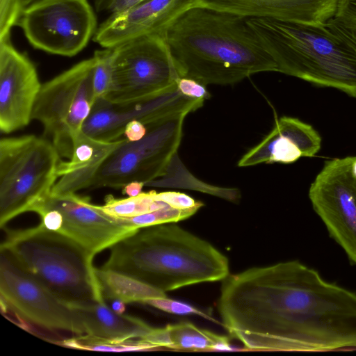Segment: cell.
Masks as SVG:
<instances>
[{"instance_id":"obj_18","label":"cell","mask_w":356,"mask_h":356,"mask_svg":"<svg viewBox=\"0 0 356 356\" xmlns=\"http://www.w3.org/2000/svg\"><path fill=\"white\" fill-rule=\"evenodd\" d=\"M339 0H195L204 6L245 18L326 24L336 13Z\"/></svg>"},{"instance_id":"obj_34","label":"cell","mask_w":356,"mask_h":356,"mask_svg":"<svg viewBox=\"0 0 356 356\" xmlns=\"http://www.w3.org/2000/svg\"><path fill=\"white\" fill-rule=\"evenodd\" d=\"M327 26L334 32L339 35L341 37L346 40L356 49V35L350 31L341 26L332 19L327 23Z\"/></svg>"},{"instance_id":"obj_24","label":"cell","mask_w":356,"mask_h":356,"mask_svg":"<svg viewBox=\"0 0 356 356\" xmlns=\"http://www.w3.org/2000/svg\"><path fill=\"white\" fill-rule=\"evenodd\" d=\"M156 191L142 192L134 197L115 198L109 195L104 205L100 206L107 214L117 218H131L151 212L168 206L155 197Z\"/></svg>"},{"instance_id":"obj_26","label":"cell","mask_w":356,"mask_h":356,"mask_svg":"<svg viewBox=\"0 0 356 356\" xmlns=\"http://www.w3.org/2000/svg\"><path fill=\"white\" fill-rule=\"evenodd\" d=\"M94 52L92 83L96 98L104 97L112 81V48H104Z\"/></svg>"},{"instance_id":"obj_2","label":"cell","mask_w":356,"mask_h":356,"mask_svg":"<svg viewBox=\"0 0 356 356\" xmlns=\"http://www.w3.org/2000/svg\"><path fill=\"white\" fill-rule=\"evenodd\" d=\"M248 18L193 6L168 27L164 39L179 77L204 86L230 85L277 67Z\"/></svg>"},{"instance_id":"obj_8","label":"cell","mask_w":356,"mask_h":356,"mask_svg":"<svg viewBox=\"0 0 356 356\" xmlns=\"http://www.w3.org/2000/svg\"><path fill=\"white\" fill-rule=\"evenodd\" d=\"M186 115L147 125V133L139 140L130 142L125 138L99 168L90 188H118L134 181L146 186L165 176L177 155Z\"/></svg>"},{"instance_id":"obj_33","label":"cell","mask_w":356,"mask_h":356,"mask_svg":"<svg viewBox=\"0 0 356 356\" xmlns=\"http://www.w3.org/2000/svg\"><path fill=\"white\" fill-rule=\"evenodd\" d=\"M147 133V127L138 120H132L125 127L124 135L130 142L143 138Z\"/></svg>"},{"instance_id":"obj_4","label":"cell","mask_w":356,"mask_h":356,"mask_svg":"<svg viewBox=\"0 0 356 356\" xmlns=\"http://www.w3.org/2000/svg\"><path fill=\"white\" fill-rule=\"evenodd\" d=\"M277 72L356 98V49L327 24L248 18Z\"/></svg>"},{"instance_id":"obj_15","label":"cell","mask_w":356,"mask_h":356,"mask_svg":"<svg viewBox=\"0 0 356 356\" xmlns=\"http://www.w3.org/2000/svg\"><path fill=\"white\" fill-rule=\"evenodd\" d=\"M31 60L12 44L0 42V130L10 134L28 125L41 89Z\"/></svg>"},{"instance_id":"obj_29","label":"cell","mask_w":356,"mask_h":356,"mask_svg":"<svg viewBox=\"0 0 356 356\" xmlns=\"http://www.w3.org/2000/svg\"><path fill=\"white\" fill-rule=\"evenodd\" d=\"M332 19L356 35V0H339Z\"/></svg>"},{"instance_id":"obj_16","label":"cell","mask_w":356,"mask_h":356,"mask_svg":"<svg viewBox=\"0 0 356 356\" xmlns=\"http://www.w3.org/2000/svg\"><path fill=\"white\" fill-rule=\"evenodd\" d=\"M195 0H144L110 15L97 28L92 40L103 48H113L147 35L164 38L168 27Z\"/></svg>"},{"instance_id":"obj_28","label":"cell","mask_w":356,"mask_h":356,"mask_svg":"<svg viewBox=\"0 0 356 356\" xmlns=\"http://www.w3.org/2000/svg\"><path fill=\"white\" fill-rule=\"evenodd\" d=\"M22 10L21 0H0V42L10 40L11 30L17 25Z\"/></svg>"},{"instance_id":"obj_12","label":"cell","mask_w":356,"mask_h":356,"mask_svg":"<svg viewBox=\"0 0 356 356\" xmlns=\"http://www.w3.org/2000/svg\"><path fill=\"white\" fill-rule=\"evenodd\" d=\"M309 197L330 236L356 264V156L326 161Z\"/></svg>"},{"instance_id":"obj_7","label":"cell","mask_w":356,"mask_h":356,"mask_svg":"<svg viewBox=\"0 0 356 356\" xmlns=\"http://www.w3.org/2000/svg\"><path fill=\"white\" fill-rule=\"evenodd\" d=\"M93 57L82 60L42 84L32 120L40 122L60 156L70 159L96 100Z\"/></svg>"},{"instance_id":"obj_17","label":"cell","mask_w":356,"mask_h":356,"mask_svg":"<svg viewBox=\"0 0 356 356\" xmlns=\"http://www.w3.org/2000/svg\"><path fill=\"white\" fill-rule=\"evenodd\" d=\"M321 138L314 127L300 120L283 116L275 121L271 131L238 161V167L261 163H293L301 157L315 156Z\"/></svg>"},{"instance_id":"obj_23","label":"cell","mask_w":356,"mask_h":356,"mask_svg":"<svg viewBox=\"0 0 356 356\" xmlns=\"http://www.w3.org/2000/svg\"><path fill=\"white\" fill-rule=\"evenodd\" d=\"M54 343L66 348L91 351L137 352L161 349L140 339L115 341L87 334L56 341Z\"/></svg>"},{"instance_id":"obj_10","label":"cell","mask_w":356,"mask_h":356,"mask_svg":"<svg viewBox=\"0 0 356 356\" xmlns=\"http://www.w3.org/2000/svg\"><path fill=\"white\" fill-rule=\"evenodd\" d=\"M35 49L72 57L81 52L97 29L88 0H38L25 7L17 23Z\"/></svg>"},{"instance_id":"obj_21","label":"cell","mask_w":356,"mask_h":356,"mask_svg":"<svg viewBox=\"0 0 356 356\" xmlns=\"http://www.w3.org/2000/svg\"><path fill=\"white\" fill-rule=\"evenodd\" d=\"M160 348L174 350H232L230 338L200 328L188 321L154 328L142 339Z\"/></svg>"},{"instance_id":"obj_3","label":"cell","mask_w":356,"mask_h":356,"mask_svg":"<svg viewBox=\"0 0 356 356\" xmlns=\"http://www.w3.org/2000/svg\"><path fill=\"white\" fill-rule=\"evenodd\" d=\"M110 249L102 268L126 274L163 292L223 280L229 275L226 256L173 223L140 228Z\"/></svg>"},{"instance_id":"obj_1","label":"cell","mask_w":356,"mask_h":356,"mask_svg":"<svg viewBox=\"0 0 356 356\" xmlns=\"http://www.w3.org/2000/svg\"><path fill=\"white\" fill-rule=\"evenodd\" d=\"M218 311L222 327L248 350L356 348V293L298 261L229 274Z\"/></svg>"},{"instance_id":"obj_25","label":"cell","mask_w":356,"mask_h":356,"mask_svg":"<svg viewBox=\"0 0 356 356\" xmlns=\"http://www.w3.org/2000/svg\"><path fill=\"white\" fill-rule=\"evenodd\" d=\"M200 209H179L169 205L157 210L131 218H122L140 229L153 225L177 222L194 215Z\"/></svg>"},{"instance_id":"obj_14","label":"cell","mask_w":356,"mask_h":356,"mask_svg":"<svg viewBox=\"0 0 356 356\" xmlns=\"http://www.w3.org/2000/svg\"><path fill=\"white\" fill-rule=\"evenodd\" d=\"M40 207L58 210L62 215V225L58 233L74 241L93 257L138 229L122 218L107 214L88 197L76 193H50L31 211Z\"/></svg>"},{"instance_id":"obj_11","label":"cell","mask_w":356,"mask_h":356,"mask_svg":"<svg viewBox=\"0 0 356 356\" xmlns=\"http://www.w3.org/2000/svg\"><path fill=\"white\" fill-rule=\"evenodd\" d=\"M1 305L18 317L49 331L85 334L79 313L59 300L6 250H0Z\"/></svg>"},{"instance_id":"obj_32","label":"cell","mask_w":356,"mask_h":356,"mask_svg":"<svg viewBox=\"0 0 356 356\" xmlns=\"http://www.w3.org/2000/svg\"><path fill=\"white\" fill-rule=\"evenodd\" d=\"M95 10L110 15L121 12L144 0H92Z\"/></svg>"},{"instance_id":"obj_36","label":"cell","mask_w":356,"mask_h":356,"mask_svg":"<svg viewBox=\"0 0 356 356\" xmlns=\"http://www.w3.org/2000/svg\"><path fill=\"white\" fill-rule=\"evenodd\" d=\"M111 305L110 307L111 309L114 311L115 312L118 314H124L126 307L125 304L123 301L115 299L110 300Z\"/></svg>"},{"instance_id":"obj_5","label":"cell","mask_w":356,"mask_h":356,"mask_svg":"<svg viewBox=\"0 0 356 356\" xmlns=\"http://www.w3.org/2000/svg\"><path fill=\"white\" fill-rule=\"evenodd\" d=\"M5 231L0 250L59 300L71 307L105 302L92 266L94 257L76 242L40 224Z\"/></svg>"},{"instance_id":"obj_20","label":"cell","mask_w":356,"mask_h":356,"mask_svg":"<svg viewBox=\"0 0 356 356\" xmlns=\"http://www.w3.org/2000/svg\"><path fill=\"white\" fill-rule=\"evenodd\" d=\"M72 308L79 313L87 334L115 341L143 339L153 329L139 318L115 312L106 302Z\"/></svg>"},{"instance_id":"obj_9","label":"cell","mask_w":356,"mask_h":356,"mask_svg":"<svg viewBox=\"0 0 356 356\" xmlns=\"http://www.w3.org/2000/svg\"><path fill=\"white\" fill-rule=\"evenodd\" d=\"M112 81L104 98L125 104L173 86L179 76L163 36L136 38L112 48Z\"/></svg>"},{"instance_id":"obj_37","label":"cell","mask_w":356,"mask_h":356,"mask_svg":"<svg viewBox=\"0 0 356 356\" xmlns=\"http://www.w3.org/2000/svg\"><path fill=\"white\" fill-rule=\"evenodd\" d=\"M36 1H38V0H21L22 6L24 9L25 7L28 6L29 5H30L31 3H32Z\"/></svg>"},{"instance_id":"obj_13","label":"cell","mask_w":356,"mask_h":356,"mask_svg":"<svg viewBox=\"0 0 356 356\" xmlns=\"http://www.w3.org/2000/svg\"><path fill=\"white\" fill-rule=\"evenodd\" d=\"M204 100L183 95L176 83L156 95L125 104H113L97 98L82 131L95 139L115 141L124 134L126 125L138 120L145 126L202 107Z\"/></svg>"},{"instance_id":"obj_30","label":"cell","mask_w":356,"mask_h":356,"mask_svg":"<svg viewBox=\"0 0 356 356\" xmlns=\"http://www.w3.org/2000/svg\"><path fill=\"white\" fill-rule=\"evenodd\" d=\"M155 197L157 200L179 209H200L203 206L202 202L195 201L191 196L179 192H156Z\"/></svg>"},{"instance_id":"obj_31","label":"cell","mask_w":356,"mask_h":356,"mask_svg":"<svg viewBox=\"0 0 356 356\" xmlns=\"http://www.w3.org/2000/svg\"><path fill=\"white\" fill-rule=\"evenodd\" d=\"M177 86L179 91L188 97L202 100L210 97L206 86L193 79L179 77L177 80Z\"/></svg>"},{"instance_id":"obj_6","label":"cell","mask_w":356,"mask_h":356,"mask_svg":"<svg viewBox=\"0 0 356 356\" xmlns=\"http://www.w3.org/2000/svg\"><path fill=\"white\" fill-rule=\"evenodd\" d=\"M60 155L46 138L35 135L0 140V227L51 193L58 179Z\"/></svg>"},{"instance_id":"obj_27","label":"cell","mask_w":356,"mask_h":356,"mask_svg":"<svg viewBox=\"0 0 356 356\" xmlns=\"http://www.w3.org/2000/svg\"><path fill=\"white\" fill-rule=\"evenodd\" d=\"M144 303L170 314L179 315H197L222 326V322H219L218 320L209 314L204 313L203 311L187 303L175 300L168 298V297L149 299L146 300Z\"/></svg>"},{"instance_id":"obj_19","label":"cell","mask_w":356,"mask_h":356,"mask_svg":"<svg viewBox=\"0 0 356 356\" xmlns=\"http://www.w3.org/2000/svg\"><path fill=\"white\" fill-rule=\"evenodd\" d=\"M124 138L115 141L95 139L81 131L75 139L71 159L60 161L58 165V179L51 194L60 195L90 188L99 168Z\"/></svg>"},{"instance_id":"obj_22","label":"cell","mask_w":356,"mask_h":356,"mask_svg":"<svg viewBox=\"0 0 356 356\" xmlns=\"http://www.w3.org/2000/svg\"><path fill=\"white\" fill-rule=\"evenodd\" d=\"M95 273L105 300L144 303L149 299L168 297L165 292L122 273L95 268Z\"/></svg>"},{"instance_id":"obj_35","label":"cell","mask_w":356,"mask_h":356,"mask_svg":"<svg viewBox=\"0 0 356 356\" xmlns=\"http://www.w3.org/2000/svg\"><path fill=\"white\" fill-rule=\"evenodd\" d=\"M145 184L142 181H134L127 184L123 188V193L129 197H134L142 193Z\"/></svg>"}]
</instances>
